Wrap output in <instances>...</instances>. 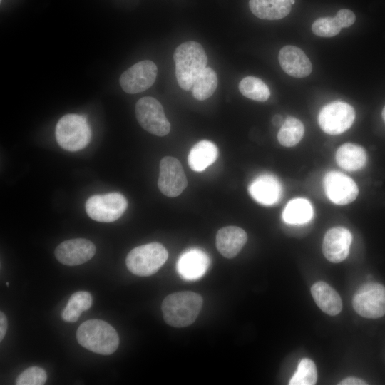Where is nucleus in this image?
Returning <instances> with one entry per match:
<instances>
[{
    "label": "nucleus",
    "mask_w": 385,
    "mask_h": 385,
    "mask_svg": "<svg viewBox=\"0 0 385 385\" xmlns=\"http://www.w3.org/2000/svg\"><path fill=\"white\" fill-rule=\"evenodd\" d=\"M367 384V383L359 378L356 377H347L342 380L339 385H364Z\"/></svg>",
    "instance_id": "nucleus-32"
},
{
    "label": "nucleus",
    "mask_w": 385,
    "mask_h": 385,
    "mask_svg": "<svg viewBox=\"0 0 385 385\" xmlns=\"http://www.w3.org/2000/svg\"><path fill=\"white\" fill-rule=\"evenodd\" d=\"M76 339L84 348L96 354L110 355L119 345L116 330L101 319H89L82 323L76 331Z\"/></svg>",
    "instance_id": "nucleus-3"
},
{
    "label": "nucleus",
    "mask_w": 385,
    "mask_h": 385,
    "mask_svg": "<svg viewBox=\"0 0 385 385\" xmlns=\"http://www.w3.org/2000/svg\"><path fill=\"white\" fill-rule=\"evenodd\" d=\"M290 2H291V4H292H292H294L295 0H290Z\"/></svg>",
    "instance_id": "nucleus-36"
},
{
    "label": "nucleus",
    "mask_w": 385,
    "mask_h": 385,
    "mask_svg": "<svg viewBox=\"0 0 385 385\" xmlns=\"http://www.w3.org/2000/svg\"><path fill=\"white\" fill-rule=\"evenodd\" d=\"M341 28H347L351 26L355 20L356 16L353 11L347 9H342L338 11L335 16Z\"/></svg>",
    "instance_id": "nucleus-31"
},
{
    "label": "nucleus",
    "mask_w": 385,
    "mask_h": 385,
    "mask_svg": "<svg viewBox=\"0 0 385 385\" xmlns=\"http://www.w3.org/2000/svg\"><path fill=\"white\" fill-rule=\"evenodd\" d=\"M335 160L338 165L347 171H356L364 167L366 150L354 143H344L337 150Z\"/></svg>",
    "instance_id": "nucleus-22"
},
{
    "label": "nucleus",
    "mask_w": 385,
    "mask_h": 385,
    "mask_svg": "<svg viewBox=\"0 0 385 385\" xmlns=\"http://www.w3.org/2000/svg\"><path fill=\"white\" fill-rule=\"evenodd\" d=\"M96 253L95 245L84 238H76L63 241L54 252L58 262L68 266H76L86 262Z\"/></svg>",
    "instance_id": "nucleus-13"
},
{
    "label": "nucleus",
    "mask_w": 385,
    "mask_h": 385,
    "mask_svg": "<svg viewBox=\"0 0 385 385\" xmlns=\"http://www.w3.org/2000/svg\"><path fill=\"white\" fill-rule=\"evenodd\" d=\"M8 323L7 319L5 314L1 312H0V341L1 342L5 337V334L7 331Z\"/></svg>",
    "instance_id": "nucleus-33"
},
{
    "label": "nucleus",
    "mask_w": 385,
    "mask_h": 385,
    "mask_svg": "<svg viewBox=\"0 0 385 385\" xmlns=\"http://www.w3.org/2000/svg\"><path fill=\"white\" fill-rule=\"evenodd\" d=\"M249 193L258 203L272 205L277 203L282 195V186L273 175L263 174L257 177L249 185Z\"/></svg>",
    "instance_id": "nucleus-17"
},
{
    "label": "nucleus",
    "mask_w": 385,
    "mask_h": 385,
    "mask_svg": "<svg viewBox=\"0 0 385 385\" xmlns=\"http://www.w3.org/2000/svg\"><path fill=\"white\" fill-rule=\"evenodd\" d=\"M324 188L328 198L339 205L352 202L359 194L356 183L349 176L337 171H330L325 175Z\"/></svg>",
    "instance_id": "nucleus-12"
},
{
    "label": "nucleus",
    "mask_w": 385,
    "mask_h": 385,
    "mask_svg": "<svg viewBox=\"0 0 385 385\" xmlns=\"http://www.w3.org/2000/svg\"><path fill=\"white\" fill-rule=\"evenodd\" d=\"M157 73L156 65L151 61L144 60L124 71L119 81L125 92L138 93L147 90L154 83Z\"/></svg>",
    "instance_id": "nucleus-11"
},
{
    "label": "nucleus",
    "mask_w": 385,
    "mask_h": 385,
    "mask_svg": "<svg viewBox=\"0 0 385 385\" xmlns=\"http://www.w3.org/2000/svg\"><path fill=\"white\" fill-rule=\"evenodd\" d=\"M217 76L215 71L206 67L197 77L191 88L193 97L199 101L210 98L217 86Z\"/></svg>",
    "instance_id": "nucleus-25"
},
{
    "label": "nucleus",
    "mask_w": 385,
    "mask_h": 385,
    "mask_svg": "<svg viewBox=\"0 0 385 385\" xmlns=\"http://www.w3.org/2000/svg\"><path fill=\"white\" fill-rule=\"evenodd\" d=\"M249 6L260 19L277 20L289 14L292 4L290 0H250Z\"/></svg>",
    "instance_id": "nucleus-20"
},
{
    "label": "nucleus",
    "mask_w": 385,
    "mask_h": 385,
    "mask_svg": "<svg viewBox=\"0 0 385 385\" xmlns=\"http://www.w3.org/2000/svg\"><path fill=\"white\" fill-rule=\"evenodd\" d=\"M218 156V149L215 143L207 140L197 143L190 150L188 162L190 168L202 172L211 165Z\"/></svg>",
    "instance_id": "nucleus-21"
},
{
    "label": "nucleus",
    "mask_w": 385,
    "mask_h": 385,
    "mask_svg": "<svg viewBox=\"0 0 385 385\" xmlns=\"http://www.w3.org/2000/svg\"><path fill=\"white\" fill-rule=\"evenodd\" d=\"M92 297L86 291L73 293L61 313L62 319L67 322H76L82 312L92 305Z\"/></svg>",
    "instance_id": "nucleus-24"
},
{
    "label": "nucleus",
    "mask_w": 385,
    "mask_h": 385,
    "mask_svg": "<svg viewBox=\"0 0 385 385\" xmlns=\"http://www.w3.org/2000/svg\"><path fill=\"white\" fill-rule=\"evenodd\" d=\"M382 118H383V120L385 122V106L384 107V108L382 110Z\"/></svg>",
    "instance_id": "nucleus-35"
},
{
    "label": "nucleus",
    "mask_w": 385,
    "mask_h": 385,
    "mask_svg": "<svg viewBox=\"0 0 385 385\" xmlns=\"http://www.w3.org/2000/svg\"><path fill=\"white\" fill-rule=\"evenodd\" d=\"M247 240L246 232L237 226L220 229L216 235V247L226 258H233L242 250Z\"/></svg>",
    "instance_id": "nucleus-18"
},
{
    "label": "nucleus",
    "mask_w": 385,
    "mask_h": 385,
    "mask_svg": "<svg viewBox=\"0 0 385 385\" xmlns=\"http://www.w3.org/2000/svg\"><path fill=\"white\" fill-rule=\"evenodd\" d=\"M47 379L46 371L38 366H31L21 372L16 380V385H42Z\"/></svg>",
    "instance_id": "nucleus-30"
},
{
    "label": "nucleus",
    "mask_w": 385,
    "mask_h": 385,
    "mask_svg": "<svg viewBox=\"0 0 385 385\" xmlns=\"http://www.w3.org/2000/svg\"><path fill=\"white\" fill-rule=\"evenodd\" d=\"M313 217V208L310 202L304 198H296L289 201L282 212L284 221L291 225H302L308 222Z\"/></svg>",
    "instance_id": "nucleus-23"
},
{
    "label": "nucleus",
    "mask_w": 385,
    "mask_h": 385,
    "mask_svg": "<svg viewBox=\"0 0 385 385\" xmlns=\"http://www.w3.org/2000/svg\"><path fill=\"white\" fill-rule=\"evenodd\" d=\"M311 293L317 305L324 313L334 316L342 309V302L339 294L324 282H317L311 288Z\"/></svg>",
    "instance_id": "nucleus-19"
},
{
    "label": "nucleus",
    "mask_w": 385,
    "mask_h": 385,
    "mask_svg": "<svg viewBox=\"0 0 385 385\" xmlns=\"http://www.w3.org/2000/svg\"><path fill=\"white\" fill-rule=\"evenodd\" d=\"M238 88L244 96L254 101L264 102L270 96L268 86L257 77H245L240 81Z\"/></svg>",
    "instance_id": "nucleus-27"
},
{
    "label": "nucleus",
    "mask_w": 385,
    "mask_h": 385,
    "mask_svg": "<svg viewBox=\"0 0 385 385\" xmlns=\"http://www.w3.org/2000/svg\"><path fill=\"white\" fill-rule=\"evenodd\" d=\"M210 262V257L205 251L192 248L180 256L177 262V270L183 279L196 280L205 274Z\"/></svg>",
    "instance_id": "nucleus-15"
},
{
    "label": "nucleus",
    "mask_w": 385,
    "mask_h": 385,
    "mask_svg": "<svg viewBox=\"0 0 385 385\" xmlns=\"http://www.w3.org/2000/svg\"><path fill=\"white\" fill-rule=\"evenodd\" d=\"M284 120H283V118L281 115H275L273 118H272V123L274 125H277V126H279V125H282L284 123Z\"/></svg>",
    "instance_id": "nucleus-34"
},
{
    "label": "nucleus",
    "mask_w": 385,
    "mask_h": 385,
    "mask_svg": "<svg viewBox=\"0 0 385 385\" xmlns=\"http://www.w3.org/2000/svg\"><path fill=\"white\" fill-rule=\"evenodd\" d=\"M355 118L354 108L343 101H333L324 106L318 114L321 129L329 135H339L347 130Z\"/></svg>",
    "instance_id": "nucleus-9"
},
{
    "label": "nucleus",
    "mask_w": 385,
    "mask_h": 385,
    "mask_svg": "<svg viewBox=\"0 0 385 385\" xmlns=\"http://www.w3.org/2000/svg\"><path fill=\"white\" fill-rule=\"evenodd\" d=\"M128 207L126 198L119 192L91 196L86 202V211L93 220L111 222L120 218Z\"/></svg>",
    "instance_id": "nucleus-6"
},
{
    "label": "nucleus",
    "mask_w": 385,
    "mask_h": 385,
    "mask_svg": "<svg viewBox=\"0 0 385 385\" xmlns=\"http://www.w3.org/2000/svg\"><path fill=\"white\" fill-rule=\"evenodd\" d=\"M135 115L140 126L151 134L165 136L170 130L162 105L153 97H143L137 101Z\"/></svg>",
    "instance_id": "nucleus-8"
},
{
    "label": "nucleus",
    "mask_w": 385,
    "mask_h": 385,
    "mask_svg": "<svg viewBox=\"0 0 385 385\" xmlns=\"http://www.w3.org/2000/svg\"><path fill=\"white\" fill-rule=\"evenodd\" d=\"M200 294L190 292H178L168 295L162 303L165 322L174 327H185L197 319L202 306Z\"/></svg>",
    "instance_id": "nucleus-2"
},
{
    "label": "nucleus",
    "mask_w": 385,
    "mask_h": 385,
    "mask_svg": "<svg viewBox=\"0 0 385 385\" xmlns=\"http://www.w3.org/2000/svg\"><path fill=\"white\" fill-rule=\"evenodd\" d=\"M278 59L283 71L292 77H307L312 72V66L309 58L297 46H284L279 52Z\"/></svg>",
    "instance_id": "nucleus-16"
},
{
    "label": "nucleus",
    "mask_w": 385,
    "mask_h": 385,
    "mask_svg": "<svg viewBox=\"0 0 385 385\" xmlns=\"http://www.w3.org/2000/svg\"><path fill=\"white\" fill-rule=\"evenodd\" d=\"M304 133V127L299 119L289 116L281 125L277 140L284 147H292L297 145L302 138Z\"/></svg>",
    "instance_id": "nucleus-26"
},
{
    "label": "nucleus",
    "mask_w": 385,
    "mask_h": 385,
    "mask_svg": "<svg viewBox=\"0 0 385 385\" xmlns=\"http://www.w3.org/2000/svg\"><path fill=\"white\" fill-rule=\"evenodd\" d=\"M341 26L334 17H322L314 21L312 26V32L322 37H332L337 35Z\"/></svg>",
    "instance_id": "nucleus-29"
},
{
    "label": "nucleus",
    "mask_w": 385,
    "mask_h": 385,
    "mask_svg": "<svg viewBox=\"0 0 385 385\" xmlns=\"http://www.w3.org/2000/svg\"><path fill=\"white\" fill-rule=\"evenodd\" d=\"M159 168L158 186L160 192L169 197L180 195L187 187L188 181L180 161L165 156L161 159Z\"/></svg>",
    "instance_id": "nucleus-10"
},
{
    "label": "nucleus",
    "mask_w": 385,
    "mask_h": 385,
    "mask_svg": "<svg viewBox=\"0 0 385 385\" xmlns=\"http://www.w3.org/2000/svg\"><path fill=\"white\" fill-rule=\"evenodd\" d=\"M55 136L62 148L77 151L89 143L91 131L85 117L70 113L63 115L57 123Z\"/></svg>",
    "instance_id": "nucleus-4"
},
{
    "label": "nucleus",
    "mask_w": 385,
    "mask_h": 385,
    "mask_svg": "<svg viewBox=\"0 0 385 385\" xmlns=\"http://www.w3.org/2000/svg\"><path fill=\"white\" fill-rule=\"evenodd\" d=\"M317 380V371L314 361L308 358L300 360L297 371L289 380L290 385H314Z\"/></svg>",
    "instance_id": "nucleus-28"
},
{
    "label": "nucleus",
    "mask_w": 385,
    "mask_h": 385,
    "mask_svg": "<svg viewBox=\"0 0 385 385\" xmlns=\"http://www.w3.org/2000/svg\"><path fill=\"white\" fill-rule=\"evenodd\" d=\"M173 58L180 87L191 90L198 75L207 67V57L203 47L195 41L183 43L176 48Z\"/></svg>",
    "instance_id": "nucleus-1"
},
{
    "label": "nucleus",
    "mask_w": 385,
    "mask_h": 385,
    "mask_svg": "<svg viewBox=\"0 0 385 385\" xmlns=\"http://www.w3.org/2000/svg\"><path fill=\"white\" fill-rule=\"evenodd\" d=\"M352 304L361 317H381L385 314V287L374 282L364 284L354 294Z\"/></svg>",
    "instance_id": "nucleus-7"
},
{
    "label": "nucleus",
    "mask_w": 385,
    "mask_h": 385,
    "mask_svg": "<svg viewBox=\"0 0 385 385\" xmlns=\"http://www.w3.org/2000/svg\"><path fill=\"white\" fill-rule=\"evenodd\" d=\"M168 257L165 247L158 242L138 246L130 251L125 260L128 270L140 277L150 276L164 265Z\"/></svg>",
    "instance_id": "nucleus-5"
},
{
    "label": "nucleus",
    "mask_w": 385,
    "mask_h": 385,
    "mask_svg": "<svg viewBox=\"0 0 385 385\" xmlns=\"http://www.w3.org/2000/svg\"><path fill=\"white\" fill-rule=\"evenodd\" d=\"M351 241L352 235L349 230L342 227H332L324 237L322 252L329 262H341L348 256Z\"/></svg>",
    "instance_id": "nucleus-14"
}]
</instances>
